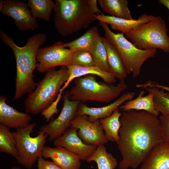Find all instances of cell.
<instances>
[{"label":"cell","instance_id":"cell-1","mask_svg":"<svg viewBox=\"0 0 169 169\" xmlns=\"http://www.w3.org/2000/svg\"><path fill=\"white\" fill-rule=\"evenodd\" d=\"M120 140L117 144L122 156L119 169H135L151 150L164 141L158 116L144 110L123 111L120 118Z\"/></svg>","mask_w":169,"mask_h":169},{"label":"cell","instance_id":"cell-2","mask_svg":"<svg viewBox=\"0 0 169 169\" xmlns=\"http://www.w3.org/2000/svg\"><path fill=\"white\" fill-rule=\"evenodd\" d=\"M0 38L3 43L11 48L15 58V92L13 99H17L35 89L37 84L33 74L37 67V53L40 47L45 43L47 37L44 33L35 34L28 38L26 44L23 47L17 45L13 39L1 29Z\"/></svg>","mask_w":169,"mask_h":169},{"label":"cell","instance_id":"cell-3","mask_svg":"<svg viewBox=\"0 0 169 169\" xmlns=\"http://www.w3.org/2000/svg\"><path fill=\"white\" fill-rule=\"evenodd\" d=\"M54 9V26L64 36L88 28L96 19L87 0H56Z\"/></svg>","mask_w":169,"mask_h":169},{"label":"cell","instance_id":"cell-4","mask_svg":"<svg viewBox=\"0 0 169 169\" xmlns=\"http://www.w3.org/2000/svg\"><path fill=\"white\" fill-rule=\"evenodd\" d=\"M69 76L65 66H62L57 70L54 68L47 71L44 78L37 84L36 89L25 100L26 112L36 115L49 108L56 100Z\"/></svg>","mask_w":169,"mask_h":169},{"label":"cell","instance_id":"cell-5","mask_svg":"<svg viewBox=\"0 0 169 169\" xmlns=\"http://www.w3.org/2000/svg\"><path fill=\"white\" fill-rule=\"evenodd\" d=\"M95 75L88 74L77 78L68 93L69 99L79 102L109 103L119 96L127 88L125 81L117 85L97 81Z\"/></svg>","mask_w":169,"mask_h":169},{"label":"cell","instance_id":"cell-6","mask_svg":"<svg viewBox=\"0 0 169 169\" xmlns=\"http://www.w3.org/2000/svg\"><path fill=\"white\" fill-rule=\"evenodd\" d=\"M105 32V37L117 49L122 59L128 74L133 78L138 76L144 63L149 59L154 57L157 49L143 50L137 48L128 41L122 33H115L107 24L100 22Z\"/></svg>","mask_w":169,"mask_h":169},{"label":"cell","instance_id":"cell-7","mask_svg":"<svg viewBox=\"0 0 169 169\" xmlns=\"http://www.w3.org/2000/svg\"><path fill=\"white\" fill-rule=\"evenodd\" d=\"M164 20L160 16L133 29L125 34L137 48L159 49L169 53V37Z\"/></svg>","mask_w":169,"mask_h":169},{"label":"cell","instance_id":"cell-8","mask_svg":"<svg viewBox=\"0 0 169 169\" xmlns=\"http://www.w3.org/2000/svg\"><path fill=\"white\" fill-rule=\"evenodd\" d=\"M37 125L36 123H30L13 132L18 155L16 160L28 169H31L39 157L42 156V152L48 137L40 130L37 136H31Z\"/></svg>","mask_w":169,"mask_h":169},{"label":"cell","instance_id":"cell-9","mask_svg":"<svg viewBox=\"0 0 169 169\" xmlns=\"http://www.w3.org/2000/svg\"><path fill=\"white\" fill-rule=\"evenodd\" d=\"M76 51L66 48L65 43L60 41L39 48L36 55L37 70L43 73L58 66L67 67L71 65L72 55Z\"/></svg>","mask_w":169,"mask_h":169},{"label":"cell","instance_id":"cell-10","mask_svg":"<svg viewBox=\"0 0 169 169\" xmlns=\"http://www.w3.org/2000/svg\"><path fill=\"white\" fill-rule=\"evenodd\" d=\"M79 102L70 100L68 93L64 98L61 111L56 119L51 120L47 124L41 126L40 131L44 132L49 141H54L63 134L70 127L71 122L76 115Z\"/></svg>","mask_w":169,"mask_h":169},{"label":"cell","instance_id":"cell-11","mask_svg":"<svg viewBox=\"0 0 169 169\" xmlns=\"http://www.w3.org/2000/svg\"><path fill=\"white\" fill-rule=\"evenodd\" d=\"M0 11L12 18L17 28L21 31L36 29L38 24L32 16L27 3L17 0H1Z\"/></svg>","mask_w":169,"mask_h":169},{"label":"cell","instance_id":"cell-12","mask_svg":"<svg viewBox=\"0 0 169 169\" xmlns=\"http://www.w3.org/2000/svg\"><path fill=\"white\" fill-rule=\"evenodd\" d=\"M70 127L78 129V136L87 144L97 146L105 145L108 142L100 120L91 122L86 115H76Z\"/></svg>","mask_w":169,"mask_h":169},{"label":"cell","instance_id":"cell-13","mask_svg":"<svg viewBox=\"0 0 169 169\" xmlns=\"http://www.w3.org/2000/svg\"><path fill=\"white\" fill-rule=\"evenodd\" d=\"M78 129L69 127L62 134L53 141L55 146L63 147L78 156L81 160L87 161L93 154L97 146L85 143L77 134Z\"/></svg>","mask_w":169,"mask_h":169},{"label":"cell","instance_id":"cell-14","mask_svg":"<svg viewBox=\"0 0 169 169\" xmlns=\"http://www.w3.org/2000/svg\"><path fill=\"white\" fill-rule=\"evenodd\" d=\"M135 95L133 92H126L113 102L102 107H91L84 104L81 105L79 106L76 115H86L90 121L94 122L110 116L121 105L133 99Z\"/></svg>","mask_w":169,"mask_h":169},{"label":"cell","instance_id":"cell-15","mask_svg":"<svg viewBox=\"0 0 169 169\" xmlns=\"http://www.w3.org/2000/svg\"><path fill=\"white\" fill-rule=\"evenodd\" d=\"M44 158H50L61 169H79L81 160L79 156L60 146H45L42 152Z\"/></svg>","mask_w":169,"mask_h":169},{"label":"cell","instance_id":"cell-16","mask_svg":"<svg viewBox=\"0 0 169 169\" xmlns=\"http://www.w3.org/2000/svg\"><path fill=\"white\" fill-rule=\"evenodd\" d=\"M7 98L0 97V123L9 128L16 129L29 124L31 118L29 114L20 112L6 103Z\"/></svg>","mask_w":169,"mask_h":169},{"label":"cell","instance_id":"cell-17","mask_svg":"<svg viewBox=\"0 0 169 169\" xmlns=\"http://www.w3.org/2000/svg\"><path fill=\"white\" fill-rule=\"evenodd\" d=\"M94 16L100 22L110 24L112 30L120 31L125 34L139 26L151 21L155 17L144 13L137 19L128 20L105 15L102 13L94 14Z\"/></svg>","mask_w":169,"mask_h":169},{"label":"cell","instance_id":"cell-18","mask_svg":"<svg viewBox=\"0 0 169 169\" xmlns=\"http://www.w3.org/2000/svg\"><path fill=\"white\" fill-rule=\"evenodd\" d=\"M139 169H169V143L164 141L154 147Z\"/></svg>","mask_w":169,"mask_h":169},{"label":"cell","instance_id":"cell-19","mask_svg":"<svg viewBox=\"0 0 169 169\" xmlns=\"http://www.w3.org/2000/svg\"><path fill=\"white\" fill-rule=\"evenodd\" d=\"M68 69L69 76L67 81L60 90L63 92L74 79L88 74L97 75L101 78L104 81L109 84H113L116 81V78L111 72L104 71L94 66L83 67L72 64L66 67Z\"/></svg>","mask_w":169,"mask_h":169},{"label":"cell","instance_id":"cell-20","mask_svg":"<svg viewBox=\"0 0 169 169\" xmlns=\"http://www.w3.org/2000/svg\"><path fill=\"white\" fill-rule=\"evenodd\" d=\"M101 38L106 48L108 63L111 72L120 81H125L128 74L120 54L105 37L102 36Z\"/></svg>","mask_w":169,"mask_h":169},{"label":"cell","instance_id":"cell-21","mask_svg":"<svg viewBox=\"0 0 169 169\" xmlns=\"http://www.w3.org/2000/svg\"><path fill=\"white\" fill-rule=\"evenodd\" d=\"M145 93L144 91H140L136 98L126 102L118 109L123 111L131 110H144L158 116L160 112L155 107L153 94L149 92L147 95L144 96Z\"/></svg>","mask_w":169,"mask_h":169},{"label":"cell","instance_id":"cell-22","mask_svg":"<svg viewBox=\"0 0 169 169\" xmlns=\"http://www.w3.org/2000/svg\"><path fill=\"white\" fill-rule=\"evenodd\" d=\"M102 10L110 16L126 19H133L127 0H99Z\"/></svg>","mask_w":169,"mask_h":169},{"label":"cell","instance_id":"cell-23","mask_svg":"<svg viewBox=\"0 0 169 169\" xmlns=\"http://www.w3.org/2000/svg\"><path fill=\"white\" fill-rule=\"evenodd\" d=\"M121 115L122 113L117 109L110 116L100 120L108 141L117 144L120 138L119 131L121 126L120 118Z\"/></svg>","mask_w":169,"mask_h":169},{"label":"cell","instance_id":"cell-24","mask_svg":"<svg viewBox=\"0 0 169 169\" xmlns=\"http://www.w3.org/2000/svg\"><path fill=\"white\" fill-rule=\"evenodd\" d=\"M94 161L98 169H115L118 165L116 159L107 151L105 145H100L92 155L86 161Z\"/></svg>","mask_w":169,"mask_h":169},{"label":"cell","instance_id":"cell-25","mask_svg":"<svg viewBox=\"0 0 169 169\" xmlns=\"http://www.w3.org/2000/svg\"><path fill=\"white\" fill-rule=\"evenodd\" d=\"M90 52L95 66L103 71L111 73L108 63L106 48L99 33L93 41Z\"/></svg>","mask_w":169,"mask_h":169},{"label":"cell","instance_id":"cell-26","mask_svg":"<svg viewBox=\"0 0 169 169\" xmlns=\"http://www.w3.org/2000/svg\"><path fill=\"white\" fill-rule=\"evenodd\" d=\"M27 4L34 18L50 21L54 2L51 0H28Z\"/></svg>","mask_w":169,"mask_h":169},{"label":"cell","instance_id":"cell-27","mask_svg":"<svg viewBox=\"0 0 169 169\" xmlns=\"http://www.w3.org/2000/svg\"><path fill=\"white\" fill-rule=\"evenodd\" d=\"M0 152L10 155L16 159L18 156L13 132L0 124Z\"/></svg>","mask_w":169,"mask_h":169},{"label":"cell","instance_id":"cell-28","mask_svg":"<svg viewBox=\"0 0 169 169\" xmlns=\"http://www.w3.org/2000/svg\"><path fill=\"white\" fill-rule=\"evenodd\" d=\"M98 33L97 27L93 26L78 38L65 43V47L73 50L90 51L93 41Z\"/></svg>","mask_w":169,"mask_h":169},{"label":"cell","instance_id":"cell-29","mask_svg":"<svg viewBox=\"0 0 169 169\" xmlns=\"http://www.w3.org/2000/svg\"><path fill=\"white\" fill-rule=\"evenodd\" d=\"M148 92L154 95V102L155 109L162 115L169 116V92L155 87L144 88Z\"/></svg>","mask_w":169,"mask_h":169},{"label":"cell","instance_id":"cell-30","mask_svg":"<svg viewBox=\"0 0 169 169\" xmlns=\"http://www.w3.org/2000/svg\"><path fill=\"white\" fill-rule=\"evenodd\" d=\"M72 64L83 67L95 66L92 55L90 51L78 50L75 51L72 57Z\"/></svg>","mask_w":169,"mask_h":169},{"label":"cell","instance_id":"cell-31","mask_svg":"<svg viewBox=\"0 0 169 169\" xmlns=\"http://www.w3.org/2000/svg\"><path fill=\"white\" fill-rule=\"evenodd\" d=\"M159 119L163 140L169 143V116L161 115Z\"/></svg>","mask_w":169,"mask_h":169},{"label":"cell","instance_id":"cell-32","mask_svg":"<svg viewBox=\"0 0 169 169\" xmlns=\"http://www.w3.org/2000/svg\"><path fill=\"white\" fill-rule=\"evenodd\" d=\"M62 93L59 92L56 100L49 108L41 113L47 121H49L54 114L58 113V110L57 106L61 98Z\"/></svg>","mask_w":169,"mask_h":169},{"label":"cell","instance_id":"cell-33","mask_svg":"<svg viewBox=\"0 0 169 169\" xmlns=\"http://www.w3.org/2000/svg\"><path fill=\"white\" fill-rule=\"evenodd\" d=\"M38 169H61L53 161L46 160L42 156L38 160Z\"/></svg>","mask_w":169,"mask_h":169},{"label":"cell","instance_id":"cell-34","mask_svg":"<svg viewBox=\"0 0 169 169\" xmlns=\"http://www.w3.org/2000/svg\"><path fill=\"white\" fill-rule=\"evenodd\" d=\"M89 8L91 12L94 14L102 13L98 8L96 0H87Z\"/></svg>","mask_w":169,"mask_h":169},{"label":"cell","instance_id":"cell-35","mask_svg":"<svg viewBox=\"0 0 169 169\" xmlns=\"http://www.w3.org/2000/svg\"><path fill=\"white\" fill-rule=\"evenodd\" d=\"M148 86L150 87H156L169 92V87L159 84L155 82L150 81L148 84Z\"/></svg>","mask_w":169,"mask_h":169},{"label":"cell","instance_id":"cell-36","mask_svg":"<svg viewBox=\"0 0 169 169\" xmlns=\"http://www.w3.org/2000/svg\"><path fill=\"white\" fill-rule=\"evenodd\" d=\"M158 2L160 4L165 6L169 11V0H159ZM168 20L169 21V16Z\"/></svg>","mask_w":169,"mask_h":169},{"label":"cell","instance_id":"cell-37","mask_svg":"<svg viewBox=\"0 0 169 169\" xmlns=\"http://www.w3.org/2000/svg\"><path fill=\"white\" fill-rule=\"evenodd\" d=\"M10 169H21L20 168L17 167H13Z\"/></svg>","mask_w":169,"mask_h":169}]
</instances>
